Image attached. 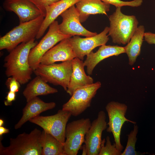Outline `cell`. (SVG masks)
Masks as SVG:
<instances>
[{"label":"cell","mask_w":155,"mask_h":155,"mask_svg":"<svg viewBox=\"0 0 155 155\" xmlns=\"http://www.w3.org/2000/svg\"><path fill=\"white\" fill-rule=\"evenodd\" d=\"M72 71L66 92L71 96L77 89L94 83L93 78L85 72L83 60L76 57L72 60Z\"/></svg>","instance_id":"cell-17"},{"label":"cell","mask_w":155,"mask_h":155,"mask_svg":"<svg viewBox=\"0 0 155 155\" xmlns=\"http://www.w3.org/2000/svg\"><path fill=\"white\" fill-rule=\"evenodd\" d=\"M138 127L134 124L133 129L127 135L128 140L126 147L121 155H137L139 154L135 151V146L137 140L136 136L138 132Z\"/></svg>","instance_id":"cell-24"},{"label":"cell","mask_w":155,"mask_h":155,"mask_svg":"<svg viewBox=\"0 0 155 155\" xmlns=\"http://www.w3.org/2000/svg\"><path fill=\"white\" fill-rule=\"evenodd\" d=\"M109 30V27L106 26L101 32L94 36L82 38L74 36L69 38L76 57L83 60L84 57L94 49L106 44L109 40L107 35Z\"/></svg>","instance_id":"cell-11"},{"label":"cell","mask_w":155,"mask_h":155,"mask_svg":"<svg viewBox=\"0 0 155 155\" xmlns=\"http://www.w3.org/2000/svg\"><path fill=\"white\" fill-rule=\"evenodd\" d=\"M60 16L62 18V21L59 25V27L60 31L64 34L72 36H82L89 37L98 34L87 30L82 25L79 13L75 5L65 11Z\"/></svg>","instance_id":"cell-13"},{"label":"cell","mask_w":155,"mask_h":155,"mask_svg":"<svg viewBox=\"0 0 155 155\" xmlns=\"http://www.w3.org/2000/svg\"><path fill=\"white\" fill-rule=\"evenodd\" d=\"M59 25L55 20L52 22L46 34L30 50L28 61L33 71L40 65L42 58L48 51L63 40L72 37L62 33L59 29Z\"/></svg>","instance_id":"cell-5"},{"label":"cell","mask_w":155,"mask_h":155,"mask_svg":"<svg viewBox=\"0 0 155 155\" xmlns=\"http://www.w3.org/2000/svg\"><path fill=\"white\" fill-rule=\"evenodd\" d=\"M41 12L44 17L46 15V7L60 0H29Z\"/></svg>","instance_id":"cell-27"},{"label":"cell","mask_w":155,"mask_h":155,"mask_svg":"<svg viewBox=\"0 0 155 155\" xmlns=\"http://www.w3.org/2000/svg\"><path fill=\"white\" fill-rule=\"evenodd\" d=\"M106 115L103 111H100L97 117L92 122L85 137L84 143L87 155H98L102 140V132L107 128Z\"/></svg>","instance_id":"cell-12"},{"label":"cell","mask_w":155,"mask_h":155,"mask_svg":"<svg viewBox=\"0 0 155 155\" xmlns=\"http://www.w3.org/2000/svg\"><path fill=\"white\" fill-rule=\"evenodd\" d=\"M5 84L9 91L16 93L18 92L21 85L16 78L13 77H8Z\"/></svg>","instance_id":"cell-28"},{"label":"cell","mask_w":155,"mask_h":155,"mask_svg":"<svg viewBox=\"0 0 155 155\" xmlns=\"http://www.w3.org/2000/svg\"><path fill=\"white\" fill-rule=\"evenodd\" d=\"M76 57L69 38H66L48 51L42 58L40 64L49 65L58 61L71 60Z\"/></svg>","instance_id":"cell-15"},{"label":"cell","mask_w":155,"mask_h":155,"mask_svg":"<svg viewBox=\"0 0 155 155\" xmlns=\"http://www.w3.org/2000/svg\"><path fill=\"white\" fill-rule=\"evenodd\" d=\"M44 17L41 16L34 20L21 23L0 38V50L10 52L20 44L34 39L40 30Z\"/></svg>","instance_id":"cell-2"},{"label":"cell","mask_w":155,"mask_h":155,"mask_svg":"<svg viewBox=\"0 0 155 155\" xmlns=\"http://www.w3.org/2000/svg\"><path fill=\"white\" fill-rule=\"evenodd\" d=\"M144 38L148 44H155V33L150 32H145Z\"/></svg>","instance_id":"cell-30"},{"label":"cell","mask_w":155,"mask_h":155,"mask_svg":"<svg viewBox=\"0 0 155 155\" xmlns=\"http://www.w3.org/2000/svg\"><path fill=\"white\" fill-rule=\"evenodd\" d=\"M35 40V38L20 44L10 51L4 59L6 76L15 78L21 85L31 79L33 72L29 63L28 57L31 49L38 43Z\"/></svg>","instance_id":"cell-1"},{"label":"cell","mask_w":155,"mask_h":155,"mask_svg":"<svg viewBox=\"0 0 155 155\" xmlns=\"http://www.w3.org/2000/svg\"><path fill=\"white\" fill-rule=\"evenodd\" d=\"M145 30L143 26H138L129 42L124 47L125 53L128 58L129 64L131 66L134 64L137 57L140 55Z\"/></svg>","instance_id":"cell-22"},{"label":"cell","mask_w":155,"mask_h":155,"mask_svg":"<svg viewBox=\"0 0 155 155\" xmlns=\"http://www.w3.org/2000/svg\"><path fill=\"white\" fill-rule=\"evenodd\" d=\"M41 132L35 128L30 133L25 132L10 139L9 145L4 146L0 141V155H41L39 139Z\"/></svg>","instance_id":"cell-4"},{"label":"cell","mask_w":155,"mask_h":155,"mask_svg":"<svg viewBox=\"0 0 155 155\" xmlns=\"http://www.w3.org/2000/svg\"><path fill=\"white\" fill-rule=\"evenodd\" d=\"M72 71V60L58 64H40L33 72L46 82L61 86L66 91Z\"/></svg>","instance_id":"cell-6"},{"label":"cell","mask_w":155,"mask_h":155,"mask_svg":"<svg viewBox=\"0 0 155 155\" xmlns=\"http://www.w3.org/2000/svg\"><path fill=\"white\" fill-rule=\"evenodd\" d=\"M91 122L89 118H82L67 125L63 150L65 155H76L84 143L86 135Z\"/></svg>","instance_id":"cell-7"},{"label":"cell","mask_w":155,"mask_h":155,"mask_svg":"<svg viewBox=\"0 0 155 155\" xmlns=\"http://www.w3.org/2000/svg\"><path fill=\"white\" fill-rule=\"evenodd\" d=\"M14 92L10 91L8 92L7 96L5 98L6 100L4 101L5 106H11L12 104L13 101L16 100V94Z\"/></svg>","instance_id":"cell-29"},{"label":"cell","mask_w":155,"mask_h":155,"mask_svg":"<svg viewBox=\"0 0 155 155\" xmlns=\"http://www.w3.org/2000/svg\"><path fill=\"white\" fill-rule=\"evenodd\" d=\"M124 53V47L106 44L100 46L96 52L92 51L86 56L84 63L85 66L86 67L87 73L92 75L95 67L104 59L112 56H118Z\"/></svg>","instance_id":"cell-16"},{"label":"cell","mask_w":155,"mask_h":155,"mask_svg":"<svg viewBox=\"0 0 155 155\" xmlns=\"http://www.w3.org/2000/svg\"><path fill=\"white\" fill-rule=\"evenodd\" d=\"M81 23L85 22L91 15L104 14L107 15L110 5L101 0H79L75 4Z\"/></svg>","instance_id":"cell-20"},{"label":"cell","mask_w":155,"mask_h":155,"mask_svg":"<svg viewBox=\"0 0 155 155\" xmlns=\"http://www.w3.org/2000/svg\"><path fill=\"white\" fill-rule=\"evenodd\" d=\"M103 2L115 7H122L123 6H129L138 7L141 5L143 0H134L131 1H124L121 0H101Z\"/></svg>","instance_id":"cell-26"},{"label":"cell","mask_w":155,"mask_h":155,"mask_svg":"<svg viewBox=\"0 0 155 155\" xmlns=\"http://www.w3.org/2000/svg\"><path fill=\"white\" fill-rule=\"evenodd\" d=\"M58 91L47 84L41 77L36 76L27 85L23 94L28 102L39 96L57 93Z\"/></svg>","instance_id":"cell-21"},{"label":"cell","mask_w":155,"mask_h":155,"mask_svg":"<svg viewBox=\"0 0 155 155\" xmlns=\"http://www.w3.org/2000/svg\"><path fill=\"white\" fill-rule=\"evenodd\" d=\"M3 6L6 11L13 12L16 14L20 23L33 20L43 16L40 11L29 0H5Z\"/></svg>","instance_id":"cell-14"},{"label":"cell","mask_w":155,"mask_h":155,"mask_svg":"<svg viewBox=\"0 0 155 155\" xmlns=\"http://www.w3.org/2000/svg\"><path fill=\"white\" fill-rule=\"evenodd\" d=\"M82 149V155H87V151L86 148V146L85 145H84L82 146L81 149Z\"/></svg>","instance_id":"cell-32"},{"label":"cell","mask_w":155,"mask_h":155,"mask_svg":"<svg viewBox=\"0 0 155 155\" xmlns=\"http://www.w3.org/2000/svg\"><path fill=\"white\" fill-rule=\"evenodd\" d=\"M71 116L70 113L62 109L55 115L45 116L39 115L29 121L41 127L64 145L66 126Z\"/></svg>","instance_id":"cell-9"},{"label":"cell","mask_w":155,"mask_h":155,"mask_svg":"<svg viewBox=\"0 0 155 155\" xmlns=\"http://www.w3.org/2000/svg\"><path fill=\"white\" fill-rule=\"evenodd\" d=\"M39 141L42 147L41 155H65L63 144L43 130Z\"/></svg>","instance_id":"cell-23"},{"label":"cell","mask_w":155,"mask_h":155,"mask_svg":"<svg viewBox=\"0 0 155 155\" xmlns=\"http://www.w3.org/2000/svg\"><path fill=\"white\" fill-rule=\"evenodd\" d=\"M9 131V129L3 126L0 127V136H1L3 134L8 133Z\"/></svg>","instance_id":"cell-31"},{"label":"cell","mask_w":155,"mask_h":155,"mask_svg":"<svg viewBox=\"0 0 155 155\" xmlns=\"http://www.w3.org/2000/svg\"><path fill=\"white\" fill-rule=\"evenodd\" d=\"M4 124V121L2 119H0V127L2 126Z\"/></svg>","instance_id":"cell-33"},{"label":"cell","mask_w":155,"mask_h":155,"mask_svg":"<svg viewBox=\"0 0 155 155\" xmlns=\"http://www.w3.org/2000/svg\"><path fill=\"white\" fill-rule=\"evenodd\" d=\"M102 141L101 148L98 155H121V151L117 149L115 144H112L109 136Z\"/></svg>","instance_id":"cell-25"},{"label":"cell","mask_w":155,"mask_h":155,"mask_svg":"<svg viewBox=\"0 0 155 155\" xmlns=\"http://www.w3.org/2000/svg\"><path fill=\"white\" fill-rule=\"evenodd\" d=\"M79 0H60L46 7V15L36 37L39 39L51 24L64 11L75 5Z\"/></svg>","instance_id":"cell-19"},{"label":"cell","mask_w":155,"mask_h":155,"mask_svg":"<svg viewBox=\"0 0 155 155\" xmlns=\"http://www.w3.org/2000/svg\"><path fill=\"white\" fill-rule=\"evenodd\" d=\"M101 86V82L98 81L78 88L63 105L62 109L69 112L73 116L80 115L91 106L92 98Z\"/></svg>","instance_id":"cell-8"},{"label":"cell","mask_w":155,"mask_h":155,"mask_svg":"<svg viewBox=\"0 0 155 155\" xmlns=\"http://www.w3.org/2000/svg\"><path fill=\"white\" fill-rule=\"evenodd\" d=\"M105 109L109 119L106 131L113 134L117 148L122 152L124 148L121 143L120 136L123 125L126 121L134 124L136 122L125 117L127 106L125 104L111 101L107 104Z\"/></svg>","instance_id":"cell-10"},{"label":"cell","mask_w":155,"mask_h":155,"mask_svg":"<svg viewBox=\"0 0 155 155\" xmlns=\"http://www.w3.org/2000/svg\"><path fill=\"white\" fill-rule=\"evenodd\" d=\"M27 102L23 109L21 118L15 125L16 129L20 128L26 122L39 115L42 113L52 109L56 106L55 102H45L38 96Z\"/></svg>","instance_id":"cell-18"},{"label":"cell","mask_w":155,"mask_h":155,"mask_svg":"<svg viewBox=\"0 0 155 155\" xmlns=\"http://www.w3.org/2000/svg\"><path fill=\"white\" fill-rule=\"evenodd\" d=\"M121 7H116L115 12L109 16L108 35L113 43L125 45L129 42L138 27L139 22L135 16L123 14Z\"/></svg>","instance_id":"cell-3"}]
</instances>
